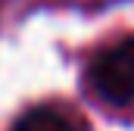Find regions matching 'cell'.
Wrapping results in <instances>:
<instances>
[{"label":"cell","instance_id":"1","mask_svg":"<svg viewBox=\"0 0 134 131\" xmlns=\"http://www.w3.org/2000/svg\"><path fill=\"white\" fill-rule=\"evenodd\" d=\"M87 81L109 106H134V37L106 47L91 63Z\"/></svg>","mask_w":134,"mask_h":131},{"label":"cell","instance_id":"2","mask_svg":"<svg viewBox=\"0 0 134 131\" xmlns=\"http://www.w3.org/2000/svg\"><path fill=\"white\" fill-rule=\"evenodd\" d=\"M13 131H78V125L53 106H37L16 119Z\"/></svg>","mask_w":134,"mask_h":131}]
</instances>
